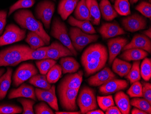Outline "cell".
Here are the masks:
<instances>
[{
	"instance_id": "cell-1",
	"label": "cell",
	"mask_w": 151,
	"mask_h": 114,
	"mask_svg": "<svg viewBox=\"0 0 151 114\" xmlns=\"http://www.w3.org/2000/svg\"><path fill=\"white\" fill-rule=\"evenodd\" d=\"M108 59L107 49L100 43L92 44L88 47L81 57V62L86 76H89L105 67Z\"/></svg>"
},
{
	"instance_id": "cell-2",
	"label": "cell",
	"mask_w": 151,
	"mask_h": 114,
	"mask_svg": "<svg viewBox=\"0 0 151 114\" xmlns=\"http://www.w3.org/2000/svg\"><path fill=\"white\" fill-rule=\"evenodd\" d=\"M13 18L22 28L36 33L42 38L46 45L50 44V37L44 29L43 23L35 18L31 11L19 9L15 12Z\"/></svg>"
},
{
	"instance_id": "cell-3",
	"label": "cell",
	"mask_w": 151,
	"mask_h": 114,
	"mask_svg": "<svg viewBox=\"0 0 151 114\" xmlns=\"http://www.w3.org/2000/svg\"><path fill=\"white\" fill-rule=\"evenodd\" d=\"M31 50L27 45H17L0 51V67L18 65L24 62L25 55Z\"/></svg>"
},
{
	"instance_id": "cell-4",
	"label": "cell",
	"mask_w": 151,
	"mask_h": 114,
	"mask_svg": "<svg viewBox=\"0 0 151 114\" xmlns=\"http://www.w3.org/2000/svg\"><path fill=\"white\" fill-rule=\"evenodd\" d=\"M50 34L52 37L58 40L61 43L68 48L73 56L77 57L78 52L72 45L71 39L68 33L67 26L58 17H55L53 19Z\"/></svg>"
},
{
	"instance_id": "cell-5",
	"label": "cell",
	"mask_w": 151,
	"mask_h": 114,
	"mask_svg": "<svg viewBox=\"0 0 151 114\" xmlns=\"http://www.w3.org/2000/svg\"><path fill=\"white\" fill-rule=\"evenodd\" d=\"M69 35L73 46L78 52L82 51L88 44L97 41L99 37L97 35L85 33L77 27L71 28Z\"/></svg>"
},
{
	"instance_id": "cell-6",
	"label": "cell",
	"mask_w": 151,
	"mask_h": 114,
	"mask_svg": "<svg viewBox=\"0 0 151 114\" xmlns=\"http://www.w3.org/2000/svg\"><path fill=\"white\" fill-rule=\"evenodd\" d=\"M79 89L68 88L58 86V94L61 107L67 111H76L78 107L76 104Z\"/></svg>"
},
{
	"instance_id": "cell-7",
	"label": "cell",
	"mask_w": 151,
	"mask_h": 114,
	"mask_svg": "<svg viewBox=\"0 0 151 114\" xmlns=\"http://www.w3.org/2000/svg\"><path fill=\"white\" fill-rule=\"evenodd\" d=\"M55 10V4L50 0H45L39 2L35 8V16L41 21L45 28L49 30L52 19Z\"/></svg>"
},
{
	"instance_id": "cell-8",
	"label": "cell",
	"mask_w": 151,
	"mask_h": 114,
	"mask_svg": "<svg viewBox=\"0 0 151 114\" xmlns=\"http://www.w3.org/2000/svg\"><path fill=\"white\" fill-rule=\"evenodd\" d=\"M77 102L81 114H86L88 111L96 110L97 105L95 91L89 87H83L80 92Z\"/></svg>"
},
{
	"instance_id": "cell-9",
	"label": "cell",
	"mask_w": 151,
	"mask_h": 114,
	"mask_svg": "<svg viewBox=\"0 0 151 114\" xmlns=\"http://www.w3.org/2000/svg\"><path fill=\"white\" fill-rule=\"evenodd\" d=\"M26 32L27 30L20 28L16 25H8L4 33L0 36V46L22 41L26 37Z\"/></svg>"
},
{
	"instance_id": "cell-10",
	"label": "cell",
	"mask_w": 151,
	"mask_h": 114,
	"mask_svg": "<svg viewBox=\"0 0 151 114\" xmlns=\"http://www.w3.org/2000/svg\"><path fill=\"white\" fill-rule=\"evenodd\" d=\"M38 70L31 63H24L20 65L13 76V83L16 87L19 86L31 77L37 74Z\"/></svg>"
},
{
	"instance_id": "cell-11",
	"label": "cell",
	"mask_w": 151,
	"mask_h": 114,
	"mask_svg": "<svg viewBox=\"0 0 151 114\" xmlns=\"http://www.w3.org/2000/svg\"><path fill=\"white\" fill-rule=\"evenodd\" d=\"M122 24L125 30L134 32L147 28L146 19L138 14H134L122 19Z\"/></svg>"
},
{
	"instance_id": "cell-12",
	"label": "cell",
	"mask_w": 151,
	"mask_h": 114,
	"mask_svg": "<svg viewBox=\"0 0 151 114\" xmlns=\"http://www.w3.org/2000/svg\"><path fill=\"white\" fill-rule=\"evenodd\" d=\"M35 93L38 100L45 102L52 109L56 111H58L59 108L56 95L55 86L54 85H52L51 87L47 90L36 88Z\"/></svg>"
},
{
	"instance_id": "cell-13",
	"label": "cell",
	"mask_w": 151,
	"mask_h": 114,
	"mask_svg": "<svg viewBox=\"0 0 151 114\" xmlns=\"http://www.w3.org/2000/svg\"><path fill=\"white\" fill-rule=\"evenodd\" d=\"M72 56L73 55L71 51L59 41H54L48 46L47 58L57 60L60 58Z\"/></svg>"
},
{
	"instance_id": "cell-14",
	"label": "cell",
	"mask_w": 151,
	"mask_h": 114,
	"mask_svg": "<svg viewBox=\"0 0 151 114\" xmlns=\"http://www.w3.org/2000/svg\"><path fill=\"white\" fill-rule=\"evenodd\" d=\"M128 43V40L123 37L112 38L108 41L107 45L109 54V65L112 64L114 59L120 53L124 46Z\"/></svg>"
},
{
	"instance_id": "cell-15",
	"label": "cell",
	"mask_w": 151,
	"mask_h": 114,
	"mask_svg": "<svg viewBox=\"0 0 151 114\" xmlns=\"http://www.w3.org/2000/svg\"><path fill=\"white\" fill-rule=\"evenodd\" d=\"M129 86L128 81L125 80L114 78L101 85L99 89L100 92L103 95L114 93L120 90L126 89Z\"/></svg>"
},
{
	"instance_id": "cell-16",
	"label": "cell",
	"mask_w": 151,
	"mask_h": 114,
	"mask_svg": "<svg viewBox=\"0 0 151 114\" xmlns=\"http://www.w3.org/2000/svg\"><path fill=\"white\" fill-rule=\"evenodd\" d=\"M19 97L31 99L35 101L37 100L34 87L24 83L21 84L18 88L12 89L8 94L9 99Z\"/></svg>"
},
{
	"instance_id": "cell-17",
	"label": "cell",
	"mask_w": 151,
	"mask_h": 114,
	"mask_svg": "<svg viewBox=\"0 0 151 114\" xmlns=\"http://www.w3.org/2000/svg\"><path fill=\"white\" fill-rule=\"evenodd\" d=\"M130 48L142 49L151 53V39L145 35H136L134 36L131 41L124 46L122 51H124Z\"/></svg>"
},
{
	"instance_id": "cell-18",
	"label": "cell",
	"mask_w": 151,
	"mask_h": 114,
	"mask_svg": "<svg viewBox=\"0 0 151 114\" xmlns=\"http://www.w3.org/2000/svg\"><path fill=\"white\" fill-rule=\"evenodd\" d=\"M115 75L109 68L106 67L87 80L89 85L93 86H101L109 80L115 78Z\"/></svg>"
},
{
	"instance_id": "cell-19",
	"label": "cell",
	"mask_w": 151,
	"mask_h": 114,
	"mask_svg": "<svg viewBox=\"0 0 151 114\" xmlns=\"http://www.w3.org/2000/svg\"><path fill=\"white\" fill-rule=\"evenodd\" d=\"M83 72L80 70L78 72L70 73L62 80L58 86L68 88L79 89L82 83Z\"/></svg>"
},
{
	"instance_id": "cell-20",
	"label": "cell",
	"mask_w": 151,
	"mask_h": 114,
	"mask_svg": "<svg viewBox=\"0 0 151 114\" xmlns=\"http://www.w3.org/2000/svg\"><path fill=\"white\" fill-rule=\"evenodd\" d=\"M103 38L109 39L118 36L125 34L126 32L117 23L103 24L99 30Z\"/></svg>"
},
{
	"instance_id": "cell-21",
	"label": "cell",
	"mask_w": 151,
	"mask_h": 114,
	"mask_svg": "<svg viewBox=\"0 0 151 114\" xmlns=\"http://www.w3.org/2000/svg\"><path fill=\"white\" fill-rule=\"evenodd\" d=\"M79 0H60L58 12L63 21L66 20L75 9Z\"/></svg>"
},
{
	"instance_id": "cell-22",
	"label": "cell",
	"mask_w": 151,
	"mask_h": 114,
	"mask_svg": "<svg viewBox=\"0 0 151 114\" xmlns=\"http://www.w3.org/2000/svg\"><path fill=\"white\" fill-rule=\"evenodd\" d=\"M59 63L62 70V73L64 74L77 72L80 68V65L77 60L71 57L61 58Z\"/></svg>"
},
{
	"instance_id": "cell-23",
	"label": "cell",
	"mask_w": 151,
	"mask_h": 114,
	"mask_svg": "<svg viewBox=\"0 0 151 114\" xmlns=\"http://www.w3.org/2000/svg\"><path fill=\"white\" fill-rule=\"evenodd\" d=\"M12 73V69L7 68L6 71L0 77V100H2L6 97L10 88Z\"/></svg>"
},
{
	"instance_id": "cell-24",
	"label": "cell",
	"mask_w": 151,
	"mask_h": 114,
	"mask_svg": "<svg viewBox=\"0 0 151 114\" xmlns=\"http://www.w3.org/2000/svg\"><path fill=\"white\" fill-rule=\"evenodd\" d=\"M147 56L148 53L145 50L138 48H130L124 51L120 57L126 61H137L145 59Z\"/></svg>"
},
{
	"instance_id": "cell-25",
	"label": "cell",
	"mask_w": 151,
	"mask_h": 114,
	"mask_svg": "<svg viewBox=\"0 0 151 114\" xmlns=\"http://www.w3.org/2000/svg\"><path fill=\"white\" fill-rule=\"evenodd\" d=\"M114 100L122 114H129L131 109L129 99L124 92L119 91L114 96Z\"/></svg>"
},
{
	"instance_id": "cell-26",
	"label": "cell",
	"mask_w": 151,
	"mask_h": 114,
	"mask_svg": "<svg viewBox=\"0 0 151 114\" xmlns=\"http://www.w3.org/2000/svg\"><path fill=\"white\" fill-rule=\"evenodd\" d=\"M99 8L103 18L106 21H112L118 17L117 12L109 0H101L99 4Z\"/></svg>"
},
{
	"instance_id": "cell-27",
	"label": "cell",
	"mask_w": 151,
	"mask_h": 114,
	"mask_svg": "<svg viewBox=\"0 0 151 114\" xmlns=\"http://www.w3.org/2000/svg\"><path fill=\"white\" fill-rule=\"evenodd\" d=\"M68 22L73 27H77L85 33L89 34H94L96 33L95 28L89 21H79L73 16H70L68 19Z\"/></svg>"
},
{
	"instance_id": "cell-28",
	"label": "cell",
	"mask_w": 151,
	"mask_h": 114,
	"mask_svg": "<svg viewBox=\"0 0 151 114\" xmlns=\"http://www.w3.org/2000/svg\"><path fill=\"white\" fill-rule=\"evenodd\" d=\"M75 18L79 21H91V17L86 0H80L74 11Z\"/></svg>"
},
{
	"instance_id": "cell-29",
	"label": "cell",
	"mask_w": 151,
	"mask_h": 114,
	"mask_svg": "<svg viewBox=\"0 0 151 114\" xmlns=\"http://www.w3.org/2000/svg\"><path fill=\"white\" fill-rule=\"evenodd\" d=\"M86 5L91 17L92 23L99 25L101 21V13L96 0H86Z\"/></svg>"
},
{
	"instance_id": "cell-30",
	"label": "cell",
	"mask_w": 151,
	"mask_h": 114,
	"mask_svg": "<svg viewBox=\"0 0 151 114\" xmlns=\"http://www.w3.org/2000/svg\"><path fill=\"white\" fill-rule=\"evenodd\" d=\"M29 83L40 89L47 90L51 87V84L47 79L46 75L37 74L34 76L29 80Z\"/></svg>"
},
{
	"instance_id": "cell-31",
	"label": "cell",
	"mask_w": 151,
	"mask_h": 114,
	"mask_svg": "<svg viewBox=\"0 0 151 114\" xmlns=\"http://www.w3.org/2000/svg\"><path fill=\"white\" fill-rule=\"evenodd\" d=\"M25 41L29 45L32 50H36L46 45L43 39L40 36L31 31H29L27 33Z\"/></svg>"
},
{
	"instance_id": "cell-32",
	"label": "cell",
	"mask_w": 151,
	"mask_h": 114,
	"mask_svg": "<svg viewBox=\"0 0 151 114\" xmlns=\"http://www.w3.org/2000/svg\"><path fill=\"white\" fill-rule=\"evenodd\" d=\"M48 46H42L36 49L32 50L25 55L24 61L27 60H40L47 58V52Z\"/></svg>"
},
{
	"instance_id": "cell-33",
	"label": "cell",
	"mask_w": 151,
	"mask_h": 114,
	"mask_svg": "<svg viewBox=\"0 0 151 114\" xmlns=\"http://www.w3.org/2000/svg\"><path fill=\"white\" fill-rule=\"evenodd\" d=\"M114 8L121 16H127L131 14L129 0H114Z\"/></svg>"
},
{
	"instance_id": "cell-34",
	"label": "cell",
	"mask_w": 151,
	"mask_h": 114,
	"mask_svg": "<svg viewBox=\"0 0 151 114\" xmlns=\"http://www.w3.org/2000/svg\"><path fill=\"white\" fill-rule=\"evenodd\" d=\"M62 74V70L59 64L54 65L47 73V81L50 84L56 83L61 78Z\"/></svg>"
},
{
	"instance_id": "cell-35",
	"label": "cell",
	"mask_w": 151,
	"mask_h": 114,
	"mask_svg": "<svg viewBox=\"0 0 151 114\" xmlns=\"http://www.w3.org/2000/svg\"><path fill=\"white\" fill-rule=\"evenodd\" d=\"M56 63L55 60L50 58L44 59L35 62L36 66L40 73L43 75H46L50 70Z\"/></svg>"
},
{
	"instance_id": "cell-36",
	"label": "cell",
	"mask_w": 151,
	"mask_h": 114,
	"mask_svg": "<svg viewBox=\"0 0 151 114\" xmlns=\"http://www.w3.org/2000/svg\"><path fill=\"white\" fill-rule=\"evenodd\" d=\"M140 61H137L134 62L131 69L126 75V78L132 84L136 81H139L141 79L140 71Z\"/></svg>"
},
{
	"instance_id": "cell-37",
	"label": "cell",
	"mask_w": 151,
	"mask_h": 114,
	"mask_svg": "<svg viewBox=\"0 0 151 114\" xmlns=\"http://www.w3.org/2000/svg\"><path fill=\"white\" fill-rule=\"evenodd\" d=\"M130 103L132 106L145 111L147 114H151V105L145 98L134 97L131 99Z\"/></svg>"
},
{
	"instance_id": "cell-38",
	"label": "cell",
	"mask_w": 151,
	"mask_h": 114,
	"mask_svg": "<svg viewBox=\"0 0 151 114\" xmlns=\"http://www.w3.org/2000/svg\"><path fill=\"white\" fill-rule=\"evenodd\" d=\"M35 2V0H19L10 7L7 15L10 16L14 12L19 9L30 8Z\"/></svg>"
},
{
	"instance_id": "cell-39",
	"label": "cell",
	"mask_w": 151,
	"mask_h": 114,
	"mask_svg": "<svg viewBox=\"0 0 151 114\" xmlns=\"http://www.w3.org/2000/svg\"><path fill=\"white\" fill-rule=\"evenodd\" d=\"M140 75L145 81H148L151 77V59L145 58L141 65Z\"/></svg>"
},
{
	"instance_id": "cell-40",
	"label": "cell",
	"mask_w": 151,
	"mask_h": 114,
	"mask_svg": "<svg viewBox=\"0 0 151 114\" xmlns=\"http://www.w3.org/2000/svg\"><path fill=\"white\" fill-rule=\"evenodd\" d=\"M19 102L22 104L23 107V114H34V105L35 104V100L27 98L19 97L17 99Z\"/></svg>"
},
{
	"instance_id": "cell-41",
	"label": "cell",
	"mask_w": 151,
	"mask_h": 114,
	"mask_svg": "<svg viewBox=\"0 0 151 114\" xmlns=\"http://www.w3.org/2000/svg\"><path fill=\"white\" fill-rule=\"evenodd\" d=\"M98 105L103 111H106L108 108L114 105V101L112 96L97 97Z\"/></svg>"
},
{
	"instance_id": "cell-42",
	"label": "cell",
	"mask_w": 151,
	"mask_h": 114,
	"mask_svg": "<svg viewBox=\"0 0 151 114\" xmlns=\"http://www.w3.org/2000/svg\"><path fill=\"white\" fill-rule=\"evenodd\" d=\"M132 85L127 91V94L130 97H142V85L139 81L132 83Z\"/></svg>"
},
{
	"instance_id": "cell-43",
	"label": "cell",
	"mask_w": 151,
	"mask_h": 114,
	"mask_svg": "<svg viewBox=\"0 0 151 114\" xmlns=\"http://www.w3.org/2000/svg\"><path fill=\"white\" fill-rule=\"evenodd\" d=\"M23 112V109L20 106L14 105H0V114H20Z\"/></svg>"
},
{
	"instance_id": "cell-44",
	"label": "cell",
	"mask_w": 151,
	"mask_h": 114,
	"mask_svg": "<svg viewBox=\"0 0 151 114\" xmlns=\"http://www.w3.org/2000/svg\"><path fill=\"white\" fill-rule=\"evenodd\" d=\"M135 9L140 12L143 16L151 19V3L147 1H142L136 7Z\"/></svg>"
},
{
	"instance_id": "cell-45",
	"label": "cell",
	"mask_w": 151,
	"mask_h": 114,
	"mask_svg": "<svg viewBox=\"0 0 151 114\" xmlns=\"http://www.w3.org/2000/svg\"><path fill=\"white\" fill-rule=\"evenodd\" d=\"M34 111L36 114H54L52 110L45 102H41L34 106Z\"/></svg>"
},
{
	"instance_id": "cell-46",
	"label": "cell",
	"mask_w": 151,
	"mask_h": 114,
	"mask_svg": "<svg viewBox=\"0 0 151 114\" xmlns=\"http://www.w3.org/2000/svg\"><path fill=\"white\" fill-rule=\"evenodd\" d=\"M142 97L151 105V84L148 82H142Z\"/></svg>"
},
{
	"instance_id": "cell-47",
	"label": "cell",
	"mask_w": 151,
	"mask_h": 114,
	"mask_svg": "<svg viewBox=\"0 0 151 114\" xmlns=\"http://www.w3.org/2000/svg\"><path fill=\"white\" fill-rule=\"evenodd\" d=\"M131 67L132 65L131 64L122 60L121 69L119 75L121 77L126 76L131 69Z\"/></svg>"
},
{
	"instance_id": "cell-48",
	"label": "cell",
	"mask_w": 151,
	"mask_h": 114,
	"mask_svg": "<svg viewBox=\"0 0 151 114\" xmlns=\"http://www.w3.org/2000/svg\"><path fill=\"white\" fill-rule=\"evenodd\" d=\"M7 12L5 10L0 11V36L2 35L6 23Z\"/></svg>"
},
{
	"instance_id": "cell-49",
	"label": "cell",
	"mask_w": 151,
	"mask_h": 114,
	"mask_svg": "<svg viewBox=\"0 0 151 114\" xmlns=\"http://www.w3.org/2000/svg\"><path fill=\"white\" fill-rule=\"evenodd\" d=\"M121 62L122 60L117 58H115L113 62L112 70L114 73L119 74L120 72V69H121Z\"/></svg>"
},
{
	"instance_id": "cell-50",
	"label": "cell",
	"mask_w": 151,
	"mask_h": 114,
	"mask_svg": "<svg viewBox=\"0 0 151 114\" xmlns=\"http://www.w3.org/2000/svg\"><path fill=\"white\" fill-rule=\"evenodd\" d=\"M106 114H121V111L119 110L118 107L116 106H111L106 110Z\"/></svg>"
},
{
	"instance_id": "cell-51",
	"label": "cell",
	"mask_w": 151,
	"mask_h": 114,
	"mask_svg": "<svg viewBox=\"0 0 151 114\" xmlns=\"http://www.w3.org/2000/svg\"><path fill=\"white\" fill-rule=\"evenodd\" d=\"M56 114H81V111H57L55 112Z\"/></svg>"
},
{
	"instance_id": "cell-52",
	"label": "cell",
	"mask_w": 151,
	"mask_h": 114,
	"mask_svg": "<svg viewBox=\"0 0 151 114\" xmlns=\"http://www.w3.org/2000/svg\"><path fill=\"white\" fill-rule=\"evenodd\" d=\"M131 114H147L145 111H142L137 108H134L131 111Z\"/></svg>"
},
{
	"instance_id": "cell-53",
	"label": "cell",
	"mask_w": 151,
	"mask_h": 114,
	"mask_svg": "<svg viewBox=\"0 0 151 114\" xmlns=\"http://www.w3.org/2000/svg\"><path fill=\"white\" fill-rule=\"evenodd\" d=\"M86 114H104V112L101 110H94L89 111L86 113Z\"/></svg>"
},
{
	"instance_id": "cell-54",
	"label": "cell",
	"mask_w": 151,
	"mask_h": 114,
	"mask_svg": "<svg viewBox=\"0 0 151 114\" xmlns=\"http://www.w3.org/2000/svg\"><path fill=\"white\" fill-rule=\"evenodd\" d=\"M143 34H145V35L146 36L148 37V38H150L151 39V27L149 28L147 30H145V31H143Z\"/></svg>"
},
{
	"instance_id": "cell-55",
	"label": "cell",
	"mask_w": 151,
	"mask_h": 114,
	"mask_svg": "<svg viewBox=\"0 0 151 114\" xmlns=\"http://www.w3.org/2000/svg\"><path fill=\"white\" fill-rule=\"evenodd\" d=\"M6 72V70L4 68H0V77Z\"/></svg>"
},
{
	"instance_id": "cell-56",
	"label": "cell",
	"mask_w": 151,
	"mask_h": 114,
	"mask_svg": "<svg viewBox=\"0 0 151 114\" xmlns=\"http://www.w3.org/2000/svg\"><path fill=\"white\" fill-rule=\"evenodd\" d=\"M138 1H139V0H129V1L132 5H133V4H134V3H137V2H138Z\"/></svg>"
},
{
	"instance_id": "cell-57",
	"label": "cell",
	"mask_w": 151,
	"mask_h": 114,
	"mask_svg": "<svg viewBox=\"0 0 151 114\" xmlns=\"http://www.w3.org/2000/svg\"><path fill=\"white\" fill-rule=\"evenodd\" d=\"M111 1L112 2H114V0H111Z\"/></svg>"
},
{
	"instance_id": "cell-58",
	"label": "cell",
	"mask_w": 151,
	"mask_h": 114,
	"mask_svg": "<svg viewBox=\"0 0 151 114\" xmlns=\"http://www.w3.org/2000/svg\"><path fill=\"white\" fill-rule=\"evenodd\" d=\"M52 1H56V0H52Z\"/></svg>"
}]
</instances>
